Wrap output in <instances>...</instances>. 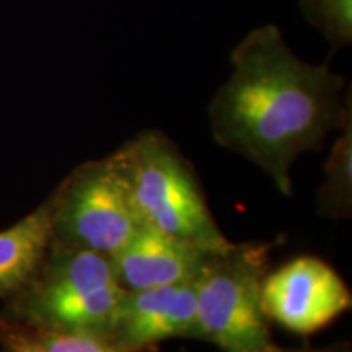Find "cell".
Segmentation results:
<instances>
[{
  "mask_svg": "<svg viewBox=\"0 0 352 352\" xmlns=\"http://www.w3.org/2000/svg\"><path fill=\"white\" fill-rule=\"evenodd\" d=\"M232 74L212 96L209 122L220 147L259 166L285 197L302 153L320 151L352 116L351 90L328 64L305 63L280 30L263 25L236 44Z\"/></svg>",
  "mask_w": 352,
  "mask_h": 352,
  "instance_id": "cell-1",
  "label": "cell"
},
{
  "mask_svg": "<svg viewBox=\"0 0 352 352\" xmlns=\"http://www.w3.org/2000/svg\"><path fill=\"white\" fill-rule=\"evenodd\" d=\"M108 158L140 226L210 252L233 245L210 212L195 166L165 132L140 131Z\"/></svg>",
  "mask_w": 352,
  "mask_h": 352,
  "instance_id": "cell-2",
  "label": "cell"
},
{
  "mask_svg": "<svg viewBox=\"0 0 352 352\" xmlns=\"http://www.w3.org/2000/svg\"><path fill=\"white\" fill-rule=\"evenodd\" d=\"M124 294L111 258L52 241L39 270L0 315L38 328L111 336Z\"/></svg>",
  "mask_w": 352,
  "mask_h": 352,
  "instance_id": "cell-3",
  "label": "cell"
},
{
  "mask_svg": "<svg viewBox=\"0 0 352 352\" xmlns=\"http://www.w3.org/2000/svg\"><path fill=\"white\" fill-rule=\"evenodd\" d=\"M271 250V243L248 241L210 256L195 280L199 341L222 352L276 349L261 298Z\"/></svg>",
  "mask_w": 352,
  "mask_h": 352,
  "instance_id": "cell-4",
  "label": "cell"
},
{
  "mask_svg": "<svg viewBox=\"0 0 352 352\" xmlns=\"http://www.w3.org/2000/svg\"><path fill=\"white\" fill-rule=\"evenodd\" d=\"M51 196L54 243L111 258L142 227L108 157L78 165Z\"/></svg>",
  "mask_w": 352,
  "mask_h": 352,
  "instance_id": "cell-5",
  "label": "cell"
},
{
  "mask_svg": "<svg viewBox=\"0 0 352 352\" xmlns=\"http://www.w3.org/2000/svg\"><path fill=\"white\" fill-rule=\"evenodd\" d=\"M261 298L267 320L300 338L320 333L352 307L344 279L331 264L311 254L267 271Z\"/></svg>",
  "mask_w": 352,
  "mask_h": 352,
  "instance_id": "cell-6",
  "label": "cell"
},
{
  "mask_svg": "<svg viewBox=\"0 0 352 352\" xmlns=\"http://www.w3.org/2000/svg\"><path fill=\"white\" fill-rule=\"evenodd\" d=\"M111 336L127 347L160 346L173 338L199 340L195 280L126 290Z\"/></svg>",
  "mask_w": 352,
  "mask_h": 352,
  "instance_id": "cell-7",
  "label": "cell"
},
{
  "mask_svg": "<svg viewBox=\"0 0 352 352\" xmlns=\"http://www.w3.org/2000/svg\"><path fill=\"white\" fill-rule=\"evenodd\" d=\"M214 253L173 239L152 228L140 227L111 256L118 280L126 290L192 283Z\"/></svg>",
  "mask_w": 352,
  "mask_h": 352,
  "instance_id": "cell-8",
  "label": "cell"
},
{
  "mask_svg": "<svg viewBox=\"0 0 352 352\" xmlns=\"http://www.w3.org/2000/svg\"><path fill=\"white\" fill-rule=\"evenodd\" d=\"M52 196L0 230V298L15 296L39 270L52 243Z\"/></svg>",
  "mask_w": 352,
  "mask_h": 352,
  "instance_id": "cell-9",
  "label": "cell"
},
{
  "mask_svg": "<svg viewBox=\"0 0 352 352\" xmlns=\"http://www.w3.org/2000/svg\"><path fill=\"white\" fill-rule=\"evenodd\" d=\"M2 352H160V346L127 347L109 334L57 331L0 315Z\"/></svg>",
  "mask_w": 352,
  "mask_h": 352,
  "instance_id": "cell-10",
  "label": "cell"
},
{
  "mask_svg": "<svg viewBox=\"0 0 352 352\" xmlns=\"http://www.w3.org/2000/svg\"><path fill=\"white\" fill-rule=\"evenodd\" d=\"M316 212L329 220L352 215V116L340 129L324 164V179L316 192Z\"/></svg>",
  "mask_w": 352,
  "mask_h": 352,
  "instance_id": "cell-11",
  "label": "cell"
},
{
  "mask_svg": "<svg viewBox=\"0 0 352 352\" xmlns=\"http://www.w3.org/2000/svg\"><path fill=\"white\" fill-rule=\"evenodd\" d=\"M300 10L334 51L352 43V0H300Z\"/></svg>",
  "mask_w": 352,
  "mask_h": 352,
  "instance_id": "cell-12",
  "label": "cell"
},
{
  "mask_svg": "<svg viewBox=\"0 0 352 352\" xmlns=\"http://www.w3.org/2000/svg\"><path fill=\"white\" fill-rule=\"evenodd\" d=\"M272 352H351L349 344L346 342H338V344H329L324 347H279L277 346Z\"/></svg>",
  "mask_w": 352,
  "mask_h": 352,
  "instance_id": "cell-13",
  "label": "cell"
}]
</instances>
